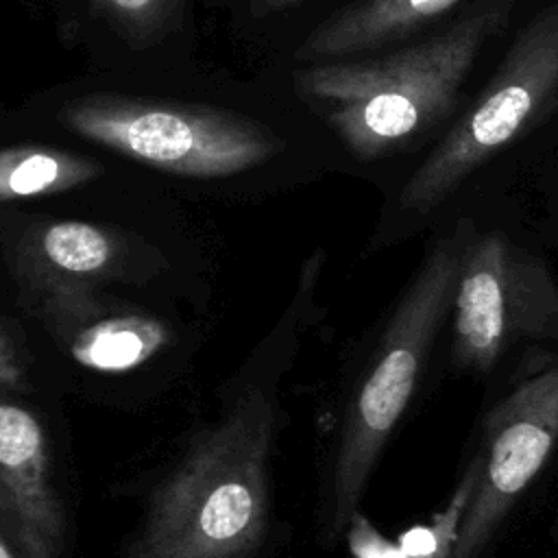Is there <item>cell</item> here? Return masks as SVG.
Returning a JSON list of instances; mask_svg holds the SVG:
<instances>
[{"instance_id": "30bf717a", "label": "cell", "mask_w": 558, "mask_h": 558, "mask_svg": "<svg viewBox=\"0 0 558 558\" xmlns=\"http://www.w3.org/2000/svg\"><path fill=\"white\" fill-rule=\"evenodd\" d=\"M122 242L105 227L57 220L35 227L15 253L20 281L35 294L57 288H96L122 264Z\"/></svg>"}, {"instance_id": "6da1fadb", "label": "cell", "mask_w": 558, "mask_h": 558, "mask_svg": "<svg viewBox=\"0 0 558 558\" xmlns=\"http://www.w3.org/2000/svg\"><path fill=\"white\" fill-rule=\"evenodd\" d=\"M277 408L244 392L155 490L129 558H246L268 530Z\"/></svg>"}, {"instance_id": "277c9868", "label": "cell", "mask_w": 558, "mask_h": 558, "mask_svg": "<svg viewBox=\"0 0 558 558\" xmlns=\"http://www.w3.org/2000/svg\"><path fill=\"white\" fill-rule=\"evenodd\" d=\"M59 120L94 144L179 177H231L281 148L255 120L153 98L89 94L68 102Z\"/></svg>"}, {"instance_id": "ac0fdd59", "label": "cell", "mask_w": 558, "mask_h": 558, "mask_svg": "<svg viewBox=\"0 0 558 558\" xmlns=\"http://www.w3.org/2000/svg\"><path fill=\"white\" fill-rule=\"evenodd\" d=\"M0 558H17V554L7 545L2 532H0Z\"/></svg>"}, {"instance_id": "9a60e30c", "label": "cell", "mask_w": 558, "mask_h": 558, "mask_svg": "<svg viewBox=\"0 0 558 558\" xmlns=\"http://www.w3.org/2000/svg\"><path fill=\"white\" fill-rule=\"evenodd\" d=\"M347 538L353 558H408L399 543H390L388 538H384L373 527V523L357 510L349 519Z\"/></svg>"}, {"instance_id": "8fae6325", "label": "cell", "mask_w": 558, "mask_h": 558, "mask_svg": "<svg viewBox=\"0 0 558 558\" xmlns=\"http://www.w3.org/2000/svg\"><path fill=\"white\" fill-rule=\"evenodd\" d=\"M460 0H366L333 13L296 48L299 61H329L368 52L412 35Z\"/></svg>"}, {"instance_id": "7c38bea8", "label": "cell", "mask_w": 558, "mask_h": 558, "mask_svg": "<svg viewBox=\"0 0 558 558\" xmlns=\"http://www.w3.org/2000/svg\"><path fill=\"white\" fill-rule=\"evenodd\" d=\"M100 166L85 155L50 146L0 150V203L57 194L96 179Z\"/></svg>"}, {"instance_id": "2e32d148", "label": "cell", "mask_w": 558, "mask_h": 558, "mask_svg": "<svg viewBox=\"0 0 558 558\" xmlns=\"http://www.w3.org/2000/svg\"><path fill=\"white\" fill-rule=\"evenodd\" d=\"M0 388H11V390L26 388V371H24L20 351L2 325H0Z\"/></svg>"}, {"instance_id": "9c48e42d", "label": "cell", "mask_w": 558, "mask_h": 558, "mask_svg": "<svg viewBox=\"0 0 558 558\" xmlns=\"http://www.w3.org/2000/svg\"><path fill=\"white\" fill-rule=\"evenodd\" d=\"M35 296L44 325L89 371H133L155 357L170 340V331L159 318L109 310L96 299V288H57Z\"/></svg>"}, {"instance_id": "5b68a950", "label": "cell", "mask_w": 558, "mask_h": 558, "mask_svg": "<svg viewBox=\"0 0 558 558\" xmlns=\"http://www.w3.org/2000/svg\"><path fill=\"white\" fill-rule=\"evenodd\" d=\"M556 105L558 0L521 28L471 109L412 172L399 194L401 209L432 211Z\"/></svg>"}, {"instance_id": "3957f363", "label": "cell", "mask_w": 558, "mask_h": 558, "mask_svg": "<svg viewBox=\"0 0 558 558\" xmlns=\"http://www.w3.org/2000/svg\"><path fill=\"white\" fill-rule=\"evenodd\" d=\"M462 229L429 251L418 275L395 307L373 362L349 405L331 477L329 538H338L357 510L377 456L408 408L432 342L453 307L464 244Z\"/></svg>"}, {"instance_id": "ba28073f", "label": "cell", "mask_w": 558, "mask_h": 558, "mask_svg": "<svg viewBox=\"0 0 558 558\" xmlns=\"http://www.w3.org/2000/svg\"><path fill=\"white\" fill-rule=\"evenodd\" d=\"M0 527L17 558H61L65 517L37 416L0 397Z\"/></svg>"}, {"instance_id": "8992f818", "label": "cell", "mask_w": 558, "mask_h": 558, "mask_svg": "<svg viewBox=\"0 0 558 558\" xmlns=\"http://www.w3.org/2000/svg\"><path fill=\"white\" fill-rule=\"evenodd\" d=\"M453 364L486 373L517 340H558V283L504 233L464 238L456 286Z\"/></svg>"}, {"instance_id": "e0dca14e", "label": "cell", "mask_w": 558, "mask_h": 558, "mask_svg": "<svg viewBox=\"0 0 558 558\" xmlns=\"http://www.w3.org/2000/svg\"><path fill=\"white\" fill-rule=\"evenodd\" d=\"M301 2H305V0H251V11L259 17H264V15H272L279 11H288Z\"/></svg>"}, {"instance_id": "7a4b0ae2", "label": "cell", "mask_w": 558, "mask_h": 558, "mask_svg": "<svg viewBox=\"0 0 558 558\" xmlns=\"http://www.w3.org/2000/svg\"><path fill=\"white\" fill-rule=\"evenodd\" d=\"M512 7L514 0H484L410 48L307 68L296 74V89L329 105L327 122L357 159H379L449 116L484 44L508 24Z\"/></svg>"}, {"instance_id": "52a82bcc", "label": "cell", "mask_w": 558, "mask_h": 558, "mask_svg": "<svg viewBox=\"0 0 558 558\" xmlns=\"http://www.w3.org/2000/svg\"><path fill=\"white\" fill-rule=\"evenodd\" d=\"M558 438V368L521 381L486 416L480 475L451 558H477Z\"/></svg>"}, {"instance_id": "5bb4252c", "label": "cell", "mask_w": 558, "mask_h": 558, "mask_svg": "<svg viewBox=\"0 0 558 558\" xmlns=\"http://www.w3.org/2000/svg\"><path fill=\"white\" fill-rule=\"evenodd\" d=\"M92 4L126 39L146 44L168 28L183 0H92Z\"/></svg>"}, {"instance_id": "4fadbf2b", "label": "cell", "mask_w": 558, "mask_h": 558, "mask_svg": "<svg viewBox=\"0 0 558 558\" xmlns=\"http://www.w3.org/2000/svg\"><path fill=\"white\" fill-rule=\"evenodd\" d=\"M477 475H480V456L471 460L449 504L432 519V523L410 527L408 532L401 534L399 547L405 551L408 558H451Z\"/></svg>"}]
</instances>
